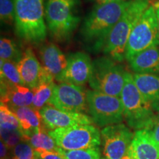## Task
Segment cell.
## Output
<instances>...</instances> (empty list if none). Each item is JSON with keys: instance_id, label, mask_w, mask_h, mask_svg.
<instances>
[{"instance_id": "7a4b0ae2", "label": "cell", "mask_w": 159, "mask_h": 159, "mask_svg": "<svg viewBox=\"0 0 159 159\" xmlns=\"http://www.w3.org/2000/svg\"><path fill=\"white\" fill-rule=\"evenodd\" d=\"M124 107V119L135 130H152L158 120L150 102L143 97L134 82V75L126 71L125 84L121 93Z\"/></svg>"}, {"instance_id": "603a6c76", "label": "cell", "mask_w": 159, "mask_h": 159, "mask_svg": "<svg viewBox=\"0 0 159 159\" xmlns=\"http://www.w3.org/2000/svg\"><path fill=\"white\" fill-rule=\"evenodd\" d=\"M55 83L54 81L41 83L36 88L32 89L34 94L33 102L32 107L40 111L46 105L48 104L49 99L52 96Z\"/></svg>"}, {"instance_id": "52a82bcc", "label": "cell", "mask_w": 159, "mask_h": 159, "mask_svg": "<svg viewBox=\"0 0 159 159\" xmlns=\"http://www.w3.org/2000/svg\"><path fill=\"white\" fill-rule=\"evenodd\" d=\"M111 57H99L93 61L89 85L92 90L111 96H121L126 71Z\"/></svg>"}, {"instance_id": "4fadbf2b", "label": "cell", "mask_w": 159, "mask_h": 159, "mask_svg": "<svg viewBox=\"0 0 159 159\" xmlns=\"http://www.w3.org/2000/svg\"><path fill=\"white\" fill-rule=\"evenodd\" d=\"M66 68L57 80L59 83H69L77 85H85L92 75L93 62L86 53L77 52L69 55Z\"/></svg>"}, {"instance_id": "d4e9b609", "label": "cell", "mask_w": 159, "mask_h": 159, "mask_svg": "<svg viewBox=\"0 0 159 159\" xmlns=\"http://www.w3.org/2000/svg\"><path fill=\"white\" fill-rule=\"evenodd\" d=\"M57 151L64 159H104L99 147L75 150H66L58 148Z\"/></svg>"}, {"instance_id": "5bb4252c", "label": "cell", "mask_w": 159, "mask_h": 159, "mask_svg": "<svg viewBox=\"0 0 159 159\" xmlns=\"http://www.w3.org/2000/svg\"><path fill=\"white\" fill-rule=\"evenodd\" d=\"M128 153L134 159H159V144L155 141L152 130H136Z\"/></svg>"}, {"instance_id": "f546056e", "label": "cell", "mask_w": 159, "mask_h": 159, "mask_svg": "<svg viewBox=\"0 0 159 159\" xmlns=\"http://www.w3.org/2000/svg\"><path fill=\"white\" fill-rule=\"evenodd\" d=\"M35 154L39 159H64L57 151L35 150Z\"/></svg>"}, {"instance_id": "3957f363", "label": "cell", "mask_w": 159, "mask_h": 159, "mask_svg": "<svg viewBox=\"0 0 159 159\" xmlns=\"http://www.w3.org/2000/svg\"><path fill=\"white\" fill-rule=\"evenodd\" d=\"M150 5V0H130V5L105 39L102 47L103 52L117 62L125 58L126 46L131 32Z\"/></svg>"}, {"instance_id": "8fae6325", "label": "cell", "mask_w": 159, "mask_h": 159, "mask_svg": "<svg viewBox=\"0 0 159 159\" xmlns=\"http://www.w3.org/2000/svg\"><path fill=\"white\" fill-rule=\"evenodd\" d=\"M48 104L69 112L83 114L89 112L87 91L80 85L69 83L55 84Z\"/></svg>"}, {"instance_id": "9c48e42d", "label": "cell", "mask_w": 159, "mask_h": 159, "mask_svg": "<svg viewBox=\"0 0 159 159\" xmlns=\"http://www.w3.org/2000/svg\"><path fill=\"white\" fill-rule=\"evenodd\" d=\"M89 113L94 124L101 128L119 124L124 119V107L121 97L99 91H87Z\"/></svg>"}, {"instance_id": "ba28073f", "label": "cell", "mask_w": 159, "mask_h": 159, "mask_svg": "<svg viewBox=\"0 0 159 159\" xmlns=\"http://www.w3.org/2000/svg\"><path fill=\"white\" fill-rule=\"evenodd\" d=\"M57 147L66 150H82L99 147L101 132L93 125H78L48 130Z\"/></svg>"}, {"instance_id": "6da1fadb", "label": "cell", "mask_w": 159, "mask_h": 159, "mask_svg": "<svg viewBox=\"0 0 159 159\" xmlns=\"http://www.w3.org/2000/svg\"><path fill=\"white\" fill-rule=\"evenodd\" d=\"M130 0L97 4L83 21L81 34L89 42H94L97 49H102L105 39L122 16Z\"/></svg>"}, {"instance_id": "30bf717a", "label": "cell", "mask_w": 159, "mask_h": 159, "mask_svg": "<svg viewBox=\"0 0 159 159\" xmlns=\"http://www.w3.org/2000/svg\"><path fill=\"white\" fill-rule=\"evenodd\" d=\"M134 134L122 123L108 125L101 130L104 159H122L128 153Z\"/></svg>"}, {"instance_id": "8992f818", "label": "cell", "mask_w": 159, "mask_h": 159, "mask_svg": "<svg viewBox=\"0 0 159 159\" xmlns=\"http://www.w3.org/2000/svg\"><path fill=\"white\" fill-rule=\"evenodd\" d=\"M158 45V20L154 6L150 5L131 32L126 46L125 58L129 61L141 52Z\"/></svg>"}, {"instance_id": "d590c367", "label": "cell", "mask_w": 159, "mask_h": 159, "mask_svg": "<svg viewBox=\"0 0 159 159\" xmlns=\"http://www.w3.org/2000/svg\"><path fill=\"white\" fill-rule=\"evenodd\" d=\"M35 159H39V158H36V157H35Z\"/></svg>"}, {"instance_id": "e0dca14e", "label": "cell", "mask_w": 159, "mask_h": 159, "mask_svg": "<svg viewBox=\"0 0 159 159\" xmlns=\"http://www.w3.org/2000/svg\"><path fill=\"white\" fill-rule=\"evenodd\" d=\"M136 73L159 75V47H153L141 52L128 61Z\"/></svg>"}, {"instance_id": "4dcf8cb0", "label": "cell", "mask_w": 159, "mask_h": 159, "mask_svg": "<svg viewBox=\"0 0 159 159\" xmlns=\"http://www.w3.org/2000/svg\"><path fill=\"white\" fill-rule=\"evenodd\" d=\"M9 149L2 140H1V159H7L8 156Z\"/></svg>"}, {"instance_id": "d6986e66", "label": "cell", "mask_w": 159, "mask_h": 159, "mask_svg": "<svg viewBox=\"0 0 159 159\" xmlns=\"http://www.w3.org/2000/svg\"><path fill=\"white\" fill-rule=\"evenodd\" d=\"M34 94L25 85L1 88V103L11 107H32Z\"/></svg>"}, {"instance_id": "44dd1931", "label": "cell", "mask_w": 159, "mask_h": 159, "mask_svg": "<svg viewBox=\"0 0 159 159\" xmlns=\"http://www.w3.org/2000/svg\"><path fill=\"white\" fill-rule=\"evenodd\" d=\"M25 142H28L34 150L57 151L58 147L45 128L34 131L26 136Z\"/></svg>"}, {"instance_id": "d6a6232c", "label": "cell", "mask_w": 159, "mask_h": 159, "mask_svg": "<svg viewBox=\"0 0 159 159\" xmlns=\"http://www.w3.org/2000/svg\"><path fill=\"white\" fill-rule=\"evenodd\" d=\"M94 1L97 4H103V3H108V2H122L127 1V0H91Z\"/></svg>"}, {"instance_id": "f1b7e54d", "label": "cell", "mask_w": 159, "mask_h": 159, "mask_svg": "<svg viewBox=\"0 0 159 159\" xmlns=\"http://www.w3.org/2000/svg\"><path fill=\"white\" fill-rule=\"evenodd\" d=\"M1 140L7 145L9 150H13L21 142H24V133L19 130H1Z\"/></svg>"}, {"instance_id": "e575fe53", "label": "cell", "mask_w": 159, "mask_h": 159, "mask_svg": "<svg viewBox=\"0 0 159 159\" xmlns=\"http://www.w3.org/2000/svg\"><path fill=\"white\" fill-rule=\"evenodd\" d=\"M122 159H134V158H133V157L131 156L130 154L127 153L126 155H125V156L124 157H123V158H122Z\"/></svg>"}, {"instance_id": "7c38bea8", "label": "cell", "mask_w": 159, "mask_h": 159, "mask_svg": "<svg viewBox=\"0 0 159 159\" xmlns=\"http://www.w3.org/2000/svg\"><path fill=\"white\" fill-rule=\"evenodd\" d=\"M39 111L43 126L47 130L78 125H92L94 123L89 115L60 110L49 104L46 105Z\"/></svg>"}, {"instance_id": "836d02e7", "label": "cell", "mask_w": 159, "mask_h": 159, "mask_svg": "<svg viewBox=\"0 0 159 159\" xmlns=\"http://www.w3.org/2000/svg\"><path fill=\"white\" fill-rule=\"evenodd\" d=\"M152 5L154 6L155 9H156L157 17H158V25H159V1L156 2H155Z\"/></svg>"}, {"instance_id": "484cf974", "label": "cell", "mask_w": 159, "mask_h": 159, "mask_svg": "<svg viewBox=\"0 0 159 159\" xmlns=\"http://www.w3.org/2000/svg\"><path fill=\"white\" fill-rule=\"evenodd\" d=\"M0 127L1 130H22L19 119L9 107L3 103L0 105Z\"/></svg>"}, {"instance_id": "277c9868", "label": "cell", "mask_w": 159, "mask_h": 159, "mask_svg": "<svg viewBox=\"0 0 159 159\" xmlns=\"http://www.w3.org/2000/svg\"><path fill=\"white\" fill-rule=\"evenodd\" d=\"M14 3L17 35L27 42H43L47 33L43 0H14Z\"/></svg>"}, {"instance_id": "83f0119b", "label": "cell", "mask_w": 159, "mask_h": 159, "mask_svg": "<svg viewBox=\"0 0 159 159\" xmlns=\"http://www.w3.org/2000/svg\"><path fill=\"white\" fill-rule=\"evenodd\" d=\"M35 150L27 142H21L12 150L11 159H35Z\"/></svg>"}, {"instance_id": "9a60e30c", "label": "cell", "mask_w": 159, "mask_h": 159, "mask_svg": "<svg viewBox=\"0 0 159 159\" xmlns=\"http://www.w3.org/2000/svg\"><path fill=\"white\" fill-rule=\"evenodd\" d=\"M17 68L24 85L33 89L39 85L43 66L41 65L32 49H25L21 60L17 63Z\"/></svg>"}, {"instance_id": "ffe728a7", "label": "cell", "mask_w": 159, "mask_h": 159, "mask_svg": "<svg viewBox=\"0 0 159 159\" xmlns=\"http://www.w3.org/2000/svg\"><path fill=\"white\" fill-rule=\"evenodd\" d=\"M24 133V142L26 136L34 131L44 128L40 111L33 107H11Z\"/></svg>"}, {"instance_id": "4316f807", "label": "cell", "mask_w": 159, "mask_h": 159, "mask_svg": "<svg viewBox=\"0 0 159 159\" xmlns=\"http://www.w3.org/2000/svg\"><path fill=\"white\" fill-rule=\"evenodd\" d=\"M0 19L7 25L15 22L14 0H0Z\"/></svg>"}, {"instance_id": "2e32d148", "label": "cell", "mask_w": 159, "mask_h": 159, "mask_svg": "<svg viewBox=\"0 0 159 159\" xmlns=\"http://www.w3.org/2000/svg\"><path fill=\"white\" fill-rule=\"evenodd\" d=\"M43 66L57 80L66 68L68 58L54 43H47L39 50Z\"/></svg>"}, {"instance_id": "ac0fdd59", "label": "cell", "mask_w": 159, "mask_h": 159, "mask_svg": "<svg viewBox=\"0 0 159 159\" xmlns=\"http://www.w3.org/2000/svg\"><path fill=\"white\" fill-rule=\"evenodd\" d=\"M134 82L137 88L152 105V108L159 111V76L148 73H135Z\"/></svg>"}, {"instance_id": "1f68e13d", "label": "cell", "mask_w": 159, "mask_h": 159, "mask_svg": "<svg viewBox=\"0 0 159 159\" xmlns=\"http://www.w3.org/2000/svg\"><path fill=\"white\" fill-rule=\"evenodd\" d=\"M152 130H152V136H153L155 141L159 144V120Z\"/></svg>"}, {"instance_id": "cb8c5ba5", "label": "cell", "mask_w": 159, "mask_h": 159, "mask_svg": "<svg viewBox=\"0 0 159 159\" xmlns=\"http://www.w3.org/2000/svg\"><path fill=\"white\" fill-rule=\"evenodd\" d=\"M23 52L14 41L7 38H2L0 41V57L2 61L18 63L21 60Z\"/></svg>"}, {"instance_id": "5b68a950", "label": "cell", "mask_w": 159, "mask_h": 159, "mask_svg": "<svg viewBox=\"0 0 159 159\" xmlns=\"http://www.w3.org/2000/svg\"><path fill=\"white\" fill-rule=\"evenodd\" d=\"M79 0H47L45 20L52 37L58 41L69 39L80 21Z\"/></svg>"}, {"instance_id": "7402d4cb", "label": "cell", "mask_w": 159, "mask_h": 159, "mask_svg": "<svg viewBox=\"0 0 159 159\" xmlns=\"http://www.w3.org/2000/svg\"><path fill=\"white\" fill-rule=\"evenodd\" d=\"M0 75H1V88L13 86V85H24L18 70L17 63L1 60Z\"/></svg>"}]
</instances>
